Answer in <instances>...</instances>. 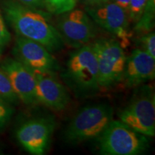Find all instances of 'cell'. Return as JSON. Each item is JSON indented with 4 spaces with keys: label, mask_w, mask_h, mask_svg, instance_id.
I'll return each instance as SVG.
<instances>
[{
    "label": "cell",
    "mask_w": 155,
    "mask_h": 155,
    "mask_svg": "<svg viewBox=\"0 0 155 155\" xmlns=\"http://www.w3.org/2000/svg\"><path fill=\"white\" fill-rule=\"evenodd\" d=\"M17 1L22 3V5L32 8L42 9V10L47 9L44 0H17Z\"/></svg>",
    "instance_id": "cell-21"
},
{
    "label": "cell",
    "mask_w": 155,
    "mask_h": 155,
    "mask_svg": "<svg viewBox=\"0 0 155 155\" xmlns=\"http://www.w3.org/2000/svg\"><path fill=\"white\" fill-rule=\"evenodd\" d=\"M2 9L18 36L42 44L50 53L63 48L61 35L45 12L25 6L17 0H3Z\"/></svg>",
    "instance_id": "cell-1"
},
{
    "label": "cell",
    "mask_w": 155,
    "mask_h": 155,
    "mask_svg": "<svg viewBox=\"0 0 155 155\" xmlns=\"http://www.w3.org/2000/svg\"><path fill=\"white\" fill-rule=\"evenodd\" d=\"M86 12L97 25L114 35L122 48L130 44L131 32L127 12L109 0L100 5L86 7Z\"/></svg>",
    "instance_id": "cell-7"
},
{
    "label": "cell",
    "mask_w": 155,
    "mask_h": 155,
    "mask_svg": "<svg viewBox=\"0 0 155 155\" xmlns=\"http://www.w3.org/2000/svg\"><path fill=\"white\" fill-rule=\"evenodd\" d=\"M55 127L53 116H43L26 121L17 131V140L34 155L45 154Z\"/></svg>",
    "instance_id": "cell-9"
},
{
    "label": "cell",
    "mask_w": 155,
    "mask_h": 155,
    "mask_svg": "<svg viewBox=\"0 0 155 155\" xmlns=\"http://www.w3.org/2000/svg\"><path fill=\"white\" fill-rule=\"evenodd\" d=\"M46 8L52 13L61 15L74 9L77 0H44Z\"/></svg>",
    "instance_id": "cell-16"
},
{
    "label": "cell",
    "mask_w": 155,
    "mask_h": 155,
    "mask_svg": "<svg viewBox=\"0 0 155 155\" xmlns=\"http://www.w3.org/2000/svg\"><path fill=\"white\" fill-rule=\"evenodd\" d=\"M13 113L14 109L10 106V104L0 99V130L7 125Z\"/></svg>",
    "instance_id": "cell-19"
},
{
    "label": "cell",
    "mask_w": 155,
    "mask_h": 155,
    "mask_svg": "<svg viewBox=\"0 0 155 155\" xmlns=\"http://www.w3.org/2000/svg\"><path fill=\"white\" fill-rule=\"evenodd\" d=\"M154 17L155 0H148L141 18L136 23L135 32L142 35L151 32L154 27Z\"/></svg>",
    "instance_id": "cell-14"
},
{
    "label": "cell",
    "mask_w": 155,
    "mask_h": 155,
    "mask_svg": "<svg viewBox=\"0 0 155 155\" xmlns=\"http://www.w3.org/2000/svg\"><path fill=\"white\" fill-rule=\"evenodd\" d=\"M14 52L17 59L35 73L55 72L60 68L56 58L42 44L18 36Z\"/></svg>",
    "instance_id": "cell-10"
},
{
    "label": "cell",
    "mask_w": 155,
    "mask_h": 155,
    "mask_svg": "<svg viewBox=\"0 0 155 155\" xmlns=\"http://www.w3.org/2000/svg\"><path fill=\"white\" fill-rule=\"evenodd\" d=\"M64 43L78 48L88 45L96 36V30L91 17L79 9H73L63 13L59 17L57 24Z\"/></svg>",
    "instance_id": "cell-8"
},
{
    "label": "cell",
    "mask_w": 155,
    "mask_h": 155,
    "mask_svg": "<svg viewBox=\"0 0 155 155\" xmlns=\"http://www.w3.org/2000/svg\"><path fill=\"white\" fill-rule=\"evenodd\" d=\"M0 99L9 104H16L19 98L13 90L6 73L0 68Z\"/></svg>",
    "instance_id": "cell-15"
},
{
    "label": "cell",
    "mask_w": 155,
    "mask_h": 155,
    "mask_svg": "<svg viewBox=\"0 0 155 155\" xmlns=\"http://www.w3.org/2000/svg\"><path fill=\"white\" fill-rule=\"evenodd\" d=\"M35 75L36 101L53 111L65 109L71 98L65 87L55 77V72H36Z\"/></svg>",
    "instance_id": "cell-11"
},
{
    "label": "cell",
    "mask_w": 155,
    "mask_h": 155,
    "mask_svg": "<svg viewBox=\"0 0 155 155\" xmlns=\"http://www.w3.org/2000/svg\"><path fill=\"white\" fill-rule=\"evenodd\" d=\"M64 78L81 91H94L100 88L98 63L91 45L76 48L71 54Z\"/></svg>",
    "instance_id": "cell-6"
},
{
    "label": "cell",
    "mask_w": 155,
    "mask_h": 155,
    "mask_svg": "<svg viewBox=\"0 0 155 155\" xmlns=\"http://www.w3.org/2000/svg\"><path fill=\"white\" fill-rule=\"evenodd\" d=\"M81 1L86 5V7H92V6H96L106 2L109 0H81Z\"/></svg>",
    "instance_id": "cell-23"
},
{
    "label": "cell",
    "mask_w": 155,
    "mask_h": 155,
    "mask_svg": "<svg viewBox=\"0 0 155 155\" xmlns=\"http://www.w3.org/2000/svg\"><path fill=\"white\" fill-rule=\"evenodd\" d=\"M119 120L147 137L155 135V96L150 86L139 88L131 102L119 113Z\"/></svg>",
    "instance_id": "cell-4"
},
{
    "label": "cell",
    "mask_w": 155,
    "mask_h": 155,
    "mask_svg": "<svg viewBox=\"0 0 155 155\" xmlns=\"http://www.w3.org/2000/svg\"><path fill=\"white\" fill-rule=\"evenodd\" d=\"M114 108L108 104H98L84 107L75 114L64 134L65 141L79 144L98 138L113 120Z\"/></svg>",
    "instance_id": "cell-2"
},
{
    "label": "cell",
    "mask_w": 155,
    "mask_h": 155,
    "mask_svg": "<svg viewBox=\"0 0 155 155\" xmlns=\"http://www.w3.org/2000/svg\"><path fill=\"white\" fill-rule=\"evenodd\" d=\"M155 77V58L142 49L134 50L127 57L122 80L129 88L137 87Z\"/></svg>",
    "instance_id": "cell-13"
},
{
    "label": "cell",
    "mask_w": 155,
    "mask_h": 155,
    "mask_svg": "<svg viewBox=\"0 0 155 155\" xmlns=\"http://www.w3.org/2000/svg\"><path fill=\"white\" fill-rule=\"evenodd\" d=\"M96 55L100 88H108L122 81L127 56L115 39H99L91 45Z\"/></svg>",
    "instance_id": "cell-5"
},
{
    "label": "cell",
    "mask_w": 155,
    "mask_h": 155,
    "mask_svg": "<svg viewBox=\"0 0 155 155\" xmlns=\"http://www.w3.org/2000/svg\"><path fill=\"white\" fill-rule=\"evenodd\" d=\"M11 40V35L4 21L3 17L0 12V55L2 50L9 43Z\"/></svg>",
    "instance_id": "cell-20"
},
{
    "label": "cell",
    "mask_w": 155,
    "mask_h": 155,
    "mask_svg": "<svg viewBox=\"0 0 155 155\" xmlns=\"http://www.w3.org/2000/svg\"><path fill=\"white\" fill-rule=\"evenodd\" d=\"M111 1L115 3L116 5L119 6L121 8L124 9L127 13L128 9H129V3H130V0H111Z\"/></svg>",
    "instance_id": "cell-22"
},
{
    "label": "cell",
    "mask_w": 155,
    "mask_h": 155,
    "mask_svg": "<svg viewBox=\"0 0 155 155\" xmlns=\"http://www.w3.org/2000/svg\"><path fill=\"white\" fill-rule=\"evenodd\" d=\"M98 139L100 153L105 155H137L150 147L148 137L120 120H112Z\"/></svg>",
    "instance_id": "cell-3"
},
{
    "label": "cell",
    "mask_w": 155,
    "mask_h": 155,
    "mask_svg": "<svg viewBox=\"0 0 155 155\" xmlns=\"http://www.w3.org/2000/svg\"><path fill=\"white\" fill-rule=\"evenodd\" d=\"M0 68L8 77L19 100L27 105L37 102L35 96V75L34 71L22 62L13 58L5 59Z\"/></svg>",
    "instance_id": "cell-12"
},
{
    "label": "cell",
    "mask_w": 155,
    "mask_h": 155,
    "mask_svg": "<svg viewBox=\"0 0 155 155\" xmlns=\"http://www.w3.org/2000/svg\"><path fill=\"white\" fill-rule=\"evenodd\" d=\"M140 42L142 46V50L150 54L152 58H155V34L154 32H147L143 34L141 37Z\"/></svg>",
    "instance_id": "cell-18"
},
{
    "label": "cell",
    "mask_w": 155,
    "mask_h": 155,
    "mask_svg": "<svg viewBox=\"0 0 155 155\" xmlns=\"http://www.w3.org/2000/svg\"><path fill=\"white\" fill-rule=\"evenodd\" d=\"M148 0H130L127 11L129 22L137 23L143 14Z\"/></svg>",
    "instance_id": "cell-17"
}]
</instances>
